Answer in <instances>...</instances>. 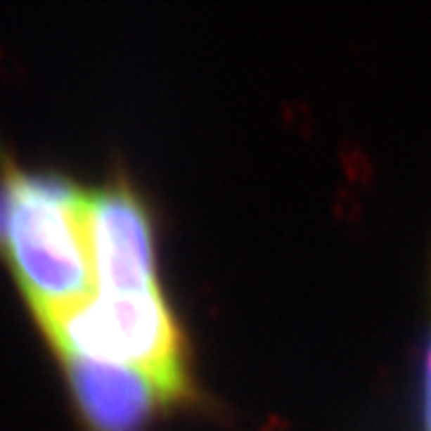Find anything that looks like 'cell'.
I'll return each instance as SVG.
<instances>
[{
  "label": "cell",
  "instance_id": "obj_6",
  "mask_svg": "<svg viewBox=\"0 0 431 431\" xmlns=\"http://www.w3.org/2000/svg\"><path fill=\"white\" fill-rule=\"evenodd\" d=\"M14 204H16V196H14L13 180H11L6 164L2 162V172H0V252H6Z\"/></svg>",
  "mask_w": 431,
  "mask_h": 431
},
{
  "label": "cell",
  "instance_id": "obj_5",
  "mask_svg": "<svg viewBox=\"0 0 431 431\" xmlns=\"http://www.w3.org/2000/svg\"><path fill=\"white\" fill-rule=\"evenodd\" d=\"M421 423L431 431V270H430V318L421 347Z\"/></svg>",
  "mask_w": 431,
  "mask_h": 431
},
{
  "label": "cell",
  "instance_id": "obj_3",
  "mask_svg": "<svg viewBox=\"0 0 431 431\" xmlns=\"http://www.w3.org/2000/svg\"><path fill=\"white\" fill-rule=\"evenodd\" d=\"M86 232L98 290L160 288L152 220L142 198L128 182L114 180L88 194Z\"/></svg>",
  "mask_w": 431,
  "mask_h": 431
},
{
  "label": "cell",
  "instance_id": "obj_4",
  "mask_svg": "<svg viewBox=\"0 0 431 431\" xmlns=\"http://www.w3.org/2000/svg\"><path fill=\"white\" fill-rule=\"evenodd\" d=\"M78 411L90 431H140L176 401L148 373L102 359L60 354Z\"/></svg>",
  "mask_w": 431,
  "mask_h": 431
},
{
  "label": "cell",
  "instance_id": "obj_2",
  "mask_svg": "<svg viewBox=\"0 0 431 431\" xmlns=\"http://www.w3.org/2000/svg\"><path fill=\"white\" fill-rule=\"evenodd\" d=\"M38 321L58 354L136 368L154 378L174 399L190 394L182 335L160 288L98 290Z\"/></svg>",
  "mask_w": 431,
  "mask_h": 431
},
{
  "label": "cell",
  "instance_id": "obj_1",
  "mask_svg": "<svg viewBox=\"0 0 431 431\" xmlns=\"http://www.w3.org/2000/svg\"><path fill=\"white\" fill-rule=\"evenodd\" d=\"M4 164L16 196L6 254L38 320L86 300L94 283L88 194L68 176Z\"/></svg>",
  "mask_w": 431,
  "mask_h": 431
}]
</instances>
